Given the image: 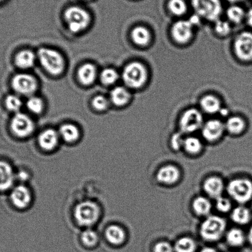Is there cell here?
<instances>
[{
  "mask_svg": "<svg viewBox=\"0 0 252 252\" xmlns=\"http://www.w3.org/2000/svg\"><path fill=\"white\" fill-rule=\"evenodd\" d=\"M226 229L224 219L216 215H209L200 225V234L205 241L215 242L221 238Z\"/></svg>",
  "mask_w": 252,
  "mask_h": 252,
  "instance_id": "1",
  "label": "cell"
},
{
  "mask_svg": "<svg viewBox=\"0 0 252 252\" xmlns=\"http://www.w3.org/2000/svg\"><path fill=\"white\" fill-rule=\"evenodd\" d=\"M122 77L127 87L138 89L143 87L148 80V72L143 63L133 62L125 67Z\"/></svg>",
  "mask_w": 252,
  "mask_h": 252,
  "instance_id": "2",
  "label": "cell"
},
{
  "mask_svg": "<svg viewBox=\"0 0 252 252\" xmlns=\"http://www.w3.org/2000/svg\"><path fill=\"white\" fill-rule=\"evenodd\" d=\"M38 57L41 65L51 74L60 75L64 70V60L58 51L49 48H41L38 50Z\"/></svg>",
  "mask_w": 252,
  "mask_h": 252,
  "instance_id": "3",
  "label": "cell"
},
{
  "mask_svg": "<svg viewBox=\"0 0 252 252\" xmlns=\"http://www.w3.org/2000/svg\"><path fill=\"white\" fill-rule=\"evenodd\" d=\"M230 197L239 204H244L252 198V182L246 178H235L227 184Z\"/></svg>",
  "mask_w": 252,
  "mask_h": 252,
  "instance_id": "4",
  "label": "cell"
},
{
  "mask_svg": "<svg viewBox=\"0 0 252 252\" xmlns=\"http://www.w3.org/2000/svg\"><path fill=\"white\" fill-rule=\"evenodd\" d=\"M192 5L197 16L210 21H217L222 9L220 0H192Z\"/></svg>",
  "mask_w": 252,
  "mask_h": 252,
  "instance_id": "5",
  "label": "cell"
},
{
  "mask_svg": "<svg viewBox=\"0 0 252 252\" xmlns=\"http://www.w3.org/2000/svg\"><path fill=\"white\" fill-rule=\"evenodd\" d=\"M64 18L70 31L73 33L85 30L89 25V14L78 6H72L65 11Z\"/></svg>",
  "mask_w": 252,
  "mask_h": 252,
  "instance_id": "6",
  "label": "cell"
},
{
  "mask_svg": "<svg viewBox=\"0 0 252 252\" xmlns=\"http://www.w3.org/2000/svg\"><path fill=\"white\" fill-rule=\"evenodd\" d=\"M99 209L95 203L85 201L80 203L75 209V217L78 223L83 226H90L98 220Z\"/></svg>",
  "mask_w": 252,
  "mask_h": 252,
  "instance_id": "7",
  "label": "cell"
},
{
  "mask_svg": "<svg viewBox=\"0 0 252 252\" xmlns=\"http://www.w3.org/2000/svg\"><path fill=\"white\" fill-rule=\"evenodd\" d=\"M204 126L201 112L196 109H189L183 114L180 121V127L183 133H191L199 130Z\"/></svg>",
  "mask_w": 252,
  "mask_h": 252,
  "instance_id": "8",
  "label": "cell"
},
{
  "mask_svg": "<svg viewBox=\"0 0 252 252\" xmlns=\"http://www.w3.org/2000/svg\"><path fill=\"white\" fill-rule=\"evenodd\" d=\"M234 50L240 60H252V33L244 32L240 33L235 40Z\"/></svg>",
  "mask_w": 252,
  "mask_h": 252,
  "instance_id": "9",
  "label": "cell"
},
{
  "mask_svg": "<svg viewBox=\"0 0 252 252\" xmlns=\"http://www.w3.org/2000/svg\"><path fill=\"white\" fill-rule=\"evenodd\" d=\"M11 128L16 135L25 138L32 133L35 126L30 117L24 114L18 113L12 120Z\"/></svg>",
  "mask_w": 252,
  "mask_h": 252,
  "instance_id": "10",
  "label": "cell"
},
{
  "mask_svg": "<svg viewBox=\"0 0 252 252\" xmlns=\"http://www.w3.org/2000/svg\"><path fill=\"white\" fill-rule=\"evenodd\" d=\"M12 85L16 92L24 95L32 94L37 88L35 78L26 73L16 75L12 81Z\"/></svg>",
  "mask_w": 252,
  "mask_h": 252,
  "instance_id": "11",
  "label": "cell"
},
{
  "mask_svg": "<svg viewBox=\"0 0 252 252\" xmlns=\"http://www.w3.org/2000/svg\"><path fill=\"white\" fill-rule=\"evenodd\" d=\"M193 27L189 20L177 22L172 27V37L178 43H188L193 35Z\"/></svg>",
  "mask_w": 252,
  "mask_h": 252,
  "instance_id": "12",
  "label": "cell"
},
{
  "mask_svg": "<svg viewBox=\"0 0 252 252\" xmlns=\"http://www.w3.org/2000/svg\"><path fill=\"white\" fill-rule=\"evenodd\" d=\"M224 129V124L219 120H210L203 126L202 134L205 140L212 143L221 138Z\"/></svg>",
  "mask_w": 252,
  "mask_h": 252,
  "instance_id": "13",
  "label": "cell"
},
{
  "mask_svg": "<svg viewBox=\"0 0 252 252\" xmlns=\"http://www.w3.org/2000/svg\"><path fill=\"white\" fill-rule=\"evenodd\" d=\"M181 172L179 168L175 165H167L162 166L158 171L156 179L158 183L165 185H172L180 180Z\"/></svg>",
  "mask_w": 252,
  "mask_h": 252,
  "instance_id": "14",
  "label": "cell"
},
{
  "mask_svg": "<svg viewBox=\"0 0 252 252\" xmlns=\"http://www.w3.org/2000/svg\"><path fill=\"white\" fill-rule=\"evenodd\" d=\"M204 191L213 199L222 196L224 189L223 181L218 177H210L205 180L203 185Z\"/></svg>",
  "mask_w": 252,
  "mask_h": 252,
  "instance_id": "15",
  "label": "cell"
},
{
  "mask_svg": "<svg viewBox=\"0 0 252 252\" xmlns=\"http://www.w3.org/2000/svg\"><path fill=\"white\" fill-rule=\"evenodd\" d=\"M11 199L13 204L19 209H24L28 206L31 200L29 190L24 186L16 187L12 192Z\"/></svg>",
  "mask_w": 252,
  "mask_h": 252,
  "instance_id": "16",
  "label": "cell"
},
{
  "mask_svg": "<svg viewBox=\"0 0 252 252\" xmlns=\"http://www.w3.org/2000/svg\"><path fill=\"white\" fill-rule=\"evenodd\" d=\"M15 175L10 165L0 161V190L9 189L13 185Z\"/></svg>",
  "mask_w": 252,
  "mask_h": 252,
  "instance_id": "17",
  "label": "cell"
},
{
  "mask_svg": "<svg viewBox=\"0 0 252 252\" xmlns=\"http://www.w3.org/2000/svg\"><path fill=\"white\" fill-rule=\"evenodd\" d=\"M60 134L52 129H46L38 138L39 144L43 149L51 151L57 146Z\"/></svg>",
  "mask_w": 252,
  "mask_h": 252,
  "instance_id": "18",
  "label": "cell"
},
{
  "mask_svg": "<svg viewBox=\"0 0 252 252\" xmlns=\"http://www.w3.org/2000/svg\"><path fill=\"white\" fill-rule=\"evenodd\" d=\"M96 68L90 63H85L78 72V79L83 85H89L94 82L96 77Z\"/></svg>",
  "mask_w": 252,
  "mask_h": 252,
  "instance_id": "19",
  "label": "cell"
},
{
  "mask_svg": "<svg viewBox=\"0 0 252 252\" xmlns=\"http://www.w3.org/2000/svg\"><path fill=\"white\" fill-rule=\"evenodd\" d=\"M192 206L195 214L200 217L209 216L212 209L211 202L207 198L203 196L195 198L193 200Z\"/></svg>",
  "mask_w": 252,
  "mask_h": 252,
  "instance_id": "20",
  "label": "cell"
},
{
  "mask_svg": "<svg viewBox=\"0 0 252 252\" xmlns=\"http://www.w3.org/2000/svg\"><path fill=\"white\" fill-rule=\"evenodd\" d=\"M200 105L203 111L209 114H216L221 109L220 100L213 95L203 97L200 100Z\"/></svg>",
  "mask_w": 252,
  "mask_h": 252,
  "instance_id": "21",
  "label": "cell"
},
{
  "mask_svg": "<svg viewBox=\"0 0 252 252\" xmlns=\"http://www.w3.org/2000/svg\"><path fill=\"white\" fill-rule=\"evenodd\" d=\"M106 236L107 241L115 246H119V245L124 243L126 238V234L124 230L117 225H112V226L107 227Z\"/></svg>",
  "mask_w": 252,
  "mask_h": 252,
  "instance_id": "22",
  "label": "cell"
},
{
  "mask_svg": "<svg viewBox=\"0 0 252 252\" xmlns=\"http://www.w3.org/2000/svg\"><path fill=\"white\" fill-rule=\"evenodd\" d=\"M131 38L136 45L146 46L151 40V33L144 27L138 26L132 31Z\"/></svg>",
  "mask_w": 252,
  "mask_h": 252,
  "instance_id": "23",
  "label": "cell"
},
{
  "mask_svg": "<svg viewBox=\"0 0 252 252\" xmlns=\"http://www.w3.org/2000/svg\"><path fill=\"white\" fill-rule=\"evenodd\" d=\"M250 210L243 205L235 208L231 212V218L235 223L244 225L248 223L251 220Z\"/></svg>",
  "mask_w": 252,
  "mask_h": 252,
  "instance_id": "24",
  "label": "cell"
},
{
  "mask_svg": "<svg viewBox=\"0 0 252 252\" xmlns=\"http://www.w3.org/2000/svg\"><path fill=\"white\" fill-rule=\"evenodd\" d=\"M35 56L29 50H24L19 53L16 56L15 62L19 67L29 68L35 64Z\"/></svg>",
  "mask_w": 252,
  "mask_h": 252,
  "instance_id": "25",
  "label": "cell"
},
{
  "mask_svg": "<svg viewBox=\"0 0 252 252\" xmlns=\"http://www.w3.org/2000/svg\"><path fill=\"white\" fill-rule=\"evenodd\" d=\"M59 134L67 143L77 141L79 137V130L74 125L67 124L61 126Z\"/></svg>",
  "mask_w": 252,
  "mask_h": 252,
  "instance_id": "26",
  "label": "cell"
},
{
  "mask_svg": "<svg viewBox=\"0 0 252 252\" xmlns=\"http://www.w3.org/2000/svg\"><path fill=\"white\" fill-rule=\"evenodd\" d=\"M130 94L126 88L118 87L115 88L111 94L112 102L117 106H122L128 102Z\"/></svg>",
  "mask_w": 252,
  "mask_h": 252,
  "instance_id": "27",
  "label": "cell"
},
{
  "mask_svg": "<svg viewBox=\"0 0 252 252\" xmlns=\"http://www.w3.org/2000/svg\"><path fill=\"white\" fill-rule=\"evenodd\" d=\"M175 252H195L197 249L196 242L189 237L178 239L174 245Z\"/></svg>",
  "mask_w": 252,
  "mask_h": 252,
  "instance_id": "28",
  "label": "cell"
},
{
  "mask_svg": "<svg viewBox=\"0 0 252 252\" xmlns=\"http://www.w3.org/2000/svg\"><path fill=\"white\" fill-rule=\"evenodd\" d=\"M226 239L227 244L232 247H241L246 241V236L241 229L232 228L227 232Z\"/></svg>",
  "mask_w": 252,
  "mask_h": 252,
  "instance_id": "29",
  "label": "cell"
},
{
  "mask_svg": "<svg viewBox=\"0 0 252 252\" xmlns=\"http://www.w3.org/2000/svg\"><path fill=\"white\" fill-rule=\"evenodd\" d=\"M224 126L225 129H227L229 133L236 135V134H241L244 131L246 124L241 117H232L227 119Z\"/></svg>",
  "mask_w": 252,
  "mask_h": 252,
  "instance_id": "30",
  "label": "cell"
},
{
  "mask_svg": "<svg viewBox=\"0 0 252 252\" xmlns=\"http://www.w3.org/2000/svg\"><path fill=\"white\" fill-rule=\"evenodd\" d=\"M183 148L187 153L189 154H197L201 152L202 149V142L199 138L194 136H189L184 139Z\"/></svg>",
  "mask_w": 252,
  "mask_h": 252,
  "instance_id": "31",
  "label": "cell"
},
{
  "mask_svg": "<svg viewBox=\"0 0 252 252\" xmlns=\"http://www.w3.org/2000/svg\"><path fill=\"white\" fill-rule=\"evenodd\" d=\"M168 8L173 15L177 16L184 15L188 10L187 4L184 0H170Z\"/></svg>",
  "mask_w": 252,
  "mask_h": 252,
  "instance_id": "32",
  "label": "cell"
},
{
  "mask_svg": "<svg viewBox=\"0 0 252 252\" xmlns=\"http://www.w3.org/2000/svg\"><path fill=\"white\" fill-rule=\"evenodd\" d=\"M244 9L238 6H232L227 10V16L232 23L239 24L245 17Z\"/></svg>",
  "mask_w": 252,
  "mask_h": 252,
  "instance_id": "33",
  "label": "cell"
},
{
  "mask_svg": "<svg viewBox=\"0 0 252 252\" xmlns=\"http://www.w3.org/2000/svg\"><path fill=\"white\" fill-rule=\"evenodd\" d=\"M100 79L104 85H113L119 79V74L117 71L113 68H106L102 70Z\"/></svg>",
  "mask_w": 252,
  "mask_h": 252,
  "instance_id": "34",
  "label": "cell"
},
{
  "mask_svg": "<svg viewBox=\"0 0 252 252\" xmlns=\"http://www.w3.org/2000/svg\"><path fill=\"white\" fill-rule=\"evenodd\" d=\"M82 241L83 243L87 247H94L98 241V236L94 230L88 229L83 232L82 234Z\"/></svg>",
  "mask_w": 252,
  "mask_h": 252,
  "instance_id": "35",
  "label": "cell"
},
{
  "mask_svg": "<svg viewBox=\"0 0 252 252\" xmlns=\"http://www.w3.org/2000/svg\"><path fill=\"white\" fill-rule=\"evenodd\" d=\"M27 107L33 113L40 114L43 109V102L38 97H32L27 102Z\"/></svg>",
  "mask_w": 252,
  "mask_h": 252,
  "instance_id": "36",
  "label": "cell"
},
{
  "mask_svg": "<svg viewBox=\"0 0 252 252\" xmlns=\"http://www.w3.org/2000/svg\"><path fill=\"white\" fill-rule=\"evenodd\" d=\"M5 104L9 111L18 112L21 108L23 102L19 97L10 95L6 97Z\"/></svg>",
  "mask_w": 252,
  "mask_h": 252,
  "instance_id": "37",
  "label": "cell"
},
{
  "mask_svg": "<svg viewBox=\"0 0 252 252\" xmlns=\"http://www.w3.org/2000/svg\"><path fill=\"white\" fill-rule=\"evenodd\" d=\"M215 205H216L217 209L224 214L229 212L232 209V204L230 200L222 196L216 199Z\"/></svg>",
  "mask_w": 252,
  "mask_h": 252,
  "instance_id": "38",
  "label": "cell"
},
{
  "mask_svg": "<svg viewBox=\"0 0 252 252\" xmlns=\"http://www.w3.org/2000/svg\"><path fill=\"white\" fill-rule=\"evenodd\" d=\"M215 31L220 35H227L231 32L229 24L226 21H217L215 24Z\"/></svg>",
  "mask_w": 252,
  "mask_h": 252,
  "instance_id": "39",
  "label": "cell"
},
{
  "mask_svg": "<svg viewBox=\"0 0 252 252\" xmlns=\"http://www.w3.org/2000/svg\"><path fill=\"white\" fill-rule=\"evenodd\" d=\"M93 106L98 111H104L109 106V102L104 96H97L93 100Z\"/></svg>",
  "mask_w": 252,
  "mask_h": 252,
  "instance_id": "40",
  "label": "cell"
},
{
  "mask_svg": "<svg viewBox=\"0 0 252 252\" xmlns=\"http://www.w3.org/2000/svg\"><path fill=\"white\" fill-rule=\"evenodd\" d=\"M153 251L154 252H173L174 247L169 242L160 241L155 244Z\"/></svg>",
  "mask_w": 252,
  "mask_h": 252,
  "instance_id": "41",
  "label": "cell"
},
{
  "mask_svg": "<svg viewBox=\"0 0 252 252\" xmlns=\"http://www.w3.org/2000/svg\"><path fill=\"white\" fill-rule=\"evenodd\" d=\"M182 134L176 133L173 134L172 139H171V146L175 151H179L181 148H183V142H184Z\"/></svg>",
  "mask_w": 252,
  "mask_h": 252,
  "instance_id": "42",
  "label": "cell"
},
{
  "mask_svg": "<svg viewBox=\"0 0 252 252\" xmlns=\"http://www.w3.org/2000/svg\"><path fill=\"white\" fill-rule=\"evenodd\" d=\"M247 22H248L249 25L252 28V9L249 11L248 13L247 14Z\"/></svg>",
  "mask_w": 252,
  "mask_h": 252,
  "instance_id": "43",
  "label": "cell"
},
{
  "mask_svg": "<svg viewBox=\"0 0 252 252\" xmlns=\"http://www.w3.org/2000/svg\"><path fill=\"white\" fill-rule=\"evenodd\" d=\"M28 174H27V173L26 172H20V173H19V179L21 180H26L27 179H28Z\"/></svg>",
  "mask_w": 252,
  "mask_h": 252,
  "instance_id": "44",
  "label": "cell"
},
{
  "mask_svg": "<svg viewBox=\"0 0 252 252\" xmlns=\"http://www.w3.org/2000/svg\"><path fill=\"white\" fill-rule=\"evenodd\" d=\"M200 252H218L214 248H212V247H205V248L203 249L200 251Z\"/></svg>",
  "mask_w": 252,
  "mask_h": 252,
  "instance_id": "45",
  "label": "cell"
},
{
  "mask_svg": "<svg viewBox=\"0 0 252 252\" xmlns=\"http://www.w3.org/2000/svg\"><path fill=\"white\" fill-rule=\"evenodd\" d=\"M248 239L250 242V243L252 244V227L251 229L249 230L248 233Z\"/></svg>",
  "mask_w": 252,
  "mask_h": 252,
  "instance_id": "46",
  "label": "cell"
},
{
  "mask_svg": "<svg viewBox=\"0 0 252 252\" xmlns=\"http://www.w3.org/2000/svg\"><path fill=\"white\" fill-rule=\"evenodd\" d=\"M227 1L230 2V3H238V2L244 1V0H227Z\"/></svg>",
  "mask_w": 252,
  "mask_h": 252,
  "instance_id": "47",
  "label": "cell"
},
{
  "mask_svg": "<svg viewBox=\"0 0 252 252\" xmlns=\"http://www.w3.org/2000/svg\"><path fill=\"white\" fill-rule=\"evenodd\" d=\"M2 1V0H0V1Z\"/></svg>",
  "mask_w": 252,
  "mask_h": 252,
  "instance_id": "48",
  "label": "cell"
}]
</instances>
